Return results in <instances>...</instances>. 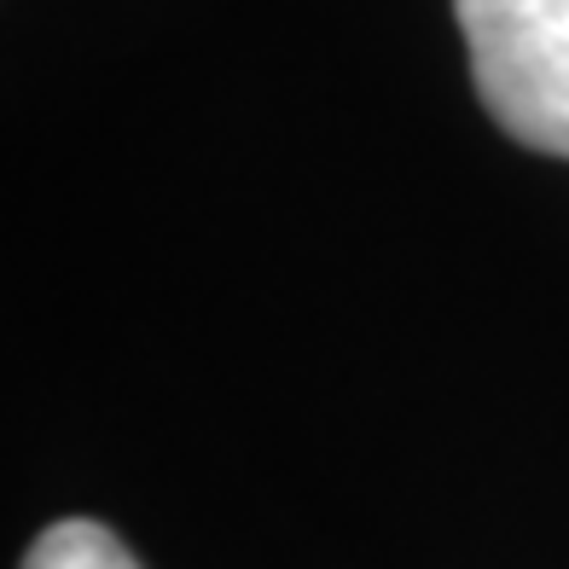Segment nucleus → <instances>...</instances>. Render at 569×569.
Masks as SVG:
<instances>
[{"instance_id": "obj_2", "label": "nucleus", "mask_w": 569, "mask_h": 569, "mask_svg": "<svg viewBox=\"0 0 569 569\" xmlns=\"http://www.w3.org/2000/svg\"><path fill=\"white\" fill-rule=\"evenodd\" d=\"M23 569H140V558L93 517H64L41 529V540L23 552Z\"/></svg>"}, {"instance_id": "obj_1", "label": "nucleus", "mask_w": 569, "mask_h": 569, "mask_svg": "<svg viewBox=\"0 0 569 569\" xmlns=\"http://www.w3.org/2000/svg\"><path fill=\"white\" fill-rule=\"evenodd\" d=\"M482 111L517 146L569 158V0H453Z\"/></svg>"}]
</instances>
